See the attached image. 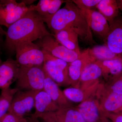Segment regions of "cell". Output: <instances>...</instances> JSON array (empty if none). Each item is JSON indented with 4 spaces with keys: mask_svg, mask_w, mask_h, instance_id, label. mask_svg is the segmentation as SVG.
<instances>
[{
    "mask_svg": "<svg viewBox=\"0 0 122 122\" xmlns=\"http://www.w3.org/2000/svg\"><path fill=\"white\" fill-rule=\"evenodd\" d=\"M44 20L30 5L29 10L10 25L6 32L5 48L10 54L15 53L16 46L33 42L48 35H53L46 28Z\"/></svg>",
    "mask_w": 122,
    "mask_h": 122,
    "instance_id": "6da1fadb",
    "label": "cell"
},
{
    "mask_svg": "<svg viewBox=\"0 0 122 122\" xmlns=\"http://www.w3.org/2000/svg\"><path fill=\"white\" fill-rule=\"evenodd\" d=\"M53 35L59 30L70 28L78 34L81 41L86 44H96L92 30L81 10L72 0L66 1L64 7L60 9L52 17L45 21Z\"/></svg>",
    "mask_w": 122,
    "mask_h": 122,
    "instance_id": "7a4b0ae2",
    "label": "cell"
},
{
    "mask_svg": "<svg viewBox=\"0 0 122 122\" xmlns=\"http://www.w3.org/2000/svg\"><path fill=\"white\" fill-rule=\"evenodd\" d=\"M45 77L43 66H20L15 88L20 91L44 90Z\"/></svg>",
    "mask_w": 122,
    "mask_h": 122,
    "instance_id": "3957f363",
    "label": "cell"
},
{
    "mask_svg": "<svg viewBox=\"0 0 122 122\" xmlns=\"http://www.w3.org/2000/svg\"><path fill=\"white\" fill-rule=\"evenodd\" d=\"M43 52L45 60L43 68L45 72L59 86L71 85L68 74L69 63Z\"/></svg>",
    "mask_w": 122,
    "mask_h": 122,
    "instance_id": "277c9868",
    "label": "cell"
},
{
    "mask_svg": "<svg viewBox=\"0 0 122 122\" xmlns=\"http://www.w3.org/2000/svg\"><path fill=\"white\" fill-rule=\"evenodd\" d=\"M16 60L20 66H43L45 54L41 48L33 42L19 44L15 49Z\"/></svg>",
    "mask_w": 122,
    "mask_h": 122,
    "instance_id": "5b68a950",
    "label": "cell"
},
{
    "mask_svg": "<svg viewBox=\"0 0 122 122\" xmlns=\"http://www.w3.org/2000/svg\"><path fill=\"white\" fill-rule=\"evenodd\" d=\"M36 44L44 52L68 63L75 61L81 54L61 45L55 39L54 35L45 36L37 40Z\"/></svg>",
    "mask_w": 122,
    "mask_h": 122,
    "instance_id": "8992f818",
    "label": "cell"
},
{
    "mask_svg": "<svg viewBox=\"0 0 122 122\" xmlns=\"http://www.w3.org/2000/svg\"><path fill=\"white\" fill-rule=\"evenodd\" d=\"M38 92L18 91L14 96L8 112L24 118L35 107V96Z\"/></svg>",
    "mask_w": 122,
    "mask_h": 122,
    "instance_id": "52a82bcc",
    "label": "cell"
},
{
    "mask_svg": "<svg viewBox=\"0 0 122 122\" xmlns=\"http://www.w3.org/2000/svg\"><path fill=\"white\" fill-rule=\"evenodd\" d=\"M93 96L76 107L86 122H109L108 119L104 115L98 99Z\"/></svg>",
    "mask_w": 122,
    "mask_h": 122,
    "instance_id": "ba28073f",
    "label": "cell"
},
{
    "mask_svg": "<svg viewBox=\"0 0 122 122\" xmlns=\"http://www.w3.org/2000/svg\"><path fill=\"white\" fill-rule=\"evenodd\" d=\"M109 24L105 44L122 59V16H118Z\"/></svg>",
    "mask_w": 122,
    "mask_h": 122,
    "instance_id": "9c48e42d",
    "label": "cell"
},
{
    "mask_svg": "<svg viewBox=\"0 0 122 122\" xmlns=\"http://www.w3.org/2000/svg\"><path fill=\"white\" fill-rule=\"evenodd\" d=\"M96 61L89 54L87 49L81 52L77 59L69 63L68 74L73 87H78L81 74L85 67Z\"/></svg>",
    "mask_w": 122,
    "mask_h": 122,
    "instance_id": "30bf717a",
    "label": "cell"
},
{
    "mask_svg": "<svg viewBox=\"0 0 122 122\" xmlns=\"http://www.w3.org/2000/svg\"><path fill=\"white\" fill-rule=\"evenodd\" d=\"M102 88V94H98L97 99L102 111L115 114L122 111V95Z\"/></svg>",
    "mask_w": 122,
    "mask_h": 122,
    "instance_id": "8fae6325",
    "label": "cell"
},
{
    "mask_svg": "<svg viewBox=\"0 0 122 122\" xmlns=\"http://www.w3.org/2000/svg\"><path fill=\"white\" fill-rule=\"evenodd\" d=\"M67 0H40L36 5H30L32 9L37 13L44 22L50 19L60 9L61 5Z\"/></svg>",
    "mask_w": 122,
    "mask_h": 122,
    "instance_id": "7c38bea8",
    "label": "cell"
},
{
    "mask_svg": "<svg viewBox=\"0 0 122 122\" xmlns=\"http://www.w3.org/2000/svg\"><path fill=\"white\" fill-rule=\"evenodd\" d=\"M45 74L44 91L49 95L59 107L72 106V103L66 97L63 91L59 88V86L46 72Z\"/></svg>",
    "mask_w": 122,
    "mask_h": 122,
    "instance_id": "4fadbf2b",
    "label": "cell"
},
{
    "mask_svg": "<svg viewBox=\"0 0 122 122\" xmlns=\"http://www.w3.org/2000/svg\"><path fill=\"white\" fill-rule=\"evenodd\" d=\"M99 85L98 82L85 88L68 87L64 89L63 92L66 97L71 102L81 103L94 95Z\"/></svg>",
    "mask_w": 122,
    "mask_h": 122,
    "instance_id": "5bb4252c",
    "label": "cell"
},
{
    "mask_svg": "<svg viewBox=\"0 0 122 122\" xmlns=\"http://www.w3.org/2000/svg\"><path fill=\"white\" fill-rule=\"evenodd\" d=\"M55 39L61 45L69 49L81 54L78 34L72 29L66 28L54 34Z\"/></svg>",
    "mask_w": 122,
    "mask_h": 122,
    "instance_id": "9a60e30c",
    "label": "cell"
},
{
    "mask_svg": "<svg viewBox=\"0 0 122 122\" xmlns=\"http://www.w3.org/2000/svg\"><path fill=\"white\" fill-rule=\"evenodd\" d=\"M35 113L32 116L56 111L60 107L44 90L38 91L35 97Z\"/></svg>",
    "mask_w": 122,
    "mask_h": 122,
    "instance_id": "2e32d148",
    "label": "cell"
},
{
    "mask_svg": "<svg viewBox=\"0 0 122 122\" xmlns=\"http://www.w3.org/2000/svg\"><path fill=\"white\" fill-rule=\"evenodd\" d=\"M102 75V71L96 61L90 63L83 70L79 81L81 87L87 86L98 82L99 78Z\"/></svg>",
    "mask_w": 122,
    "mask_h": 122,
    "instance_id": "e0dca14e",
    "label": "cell"
},
{
    "mask_svg": "<svg viewBox=\"0 0 122 122\" xmlns=\"http://www.w3.org/2000/svg\"><path fill=\"white\" fill-rule=\"evenodd\" d=\"M51 112L59 122H86L76 107L73 106L60 107Z\"/></svg>",
    "mask_w": 122,
    "mask_h": 122,
    "instance_id": "ac0fdd59",
    "label": "cell"
},
{
    "mask_svg": "<svg viewBox=\"0 0 122 122\" xmlns=\"http://www.w3.org/2000/svg\"><path fill=\"white\" fill-rule=\"evenodd\" d=\"M20 68L16 60L9 58L0 65V77L12 84L17 79Z\"/></svg>",
    "mask_w": 122,
    "mask_h": 122,
    "instance_id": "d6986e66",
    "label": "cell"
},
{
    "mask_svg": "<svg viewBox=\"0 0 122 122\" xmlns=\"http://www.w3.org/2000/svg\"><path fill=\"white\" fill-rule=\"evenodd\" d=\"M96 8L109 23L119 16V9L116 0H101Z\"/></svg>",
    "mask_w": 122,
    "mask_h": 122,
    "instance_id": "ffe728a7",
    "label": "cell"
},
{
    "mask_svg": "<svg viewBox=\"0 0 122 122\" xmlns=\"http://www.w3.org/2000/svg\"><path fill=\"white\" fill-rule=\"evenodd\" d=\"M88 49L89 54L96 61L121 59L117 55L112 51L106 44L95 46L93 48H88Z\"/></svg>",
    "mask_w": 122,
    "mask_h": 122,
    "instance_id": "44dd1931",
    "label": "cell"
},
{
    "mask_svg": "<svg viewBox=\"0 0 122 122\" xmlns=\"http://www.w3.org/2000/svg\"><path fill=\"white\" fill-rule=\"evenodd\" d=\"M102 71V75L114 76L122 72V59L119 58L104 61H96Z\"/></svg>",
    "mask_w": 122,
    "mask_h": 122,
    "instance_id": "7402d4cb",
    "label": "cell"
},
{
    "mask_svg": "<svg viewBox=\"0 0 122 122\" xmlns=\"http://www.w3.org/2000/svg\"><path fill=\"white\" fill-rule=\"evenodd\" d=\"M18 90L10 87L1 90L0 94V119L8 113L14 96Z\"/></svg>",
    "mask_w": 122,
    "mask_h": 122,
    "instance_id": "603a6c76",
    "label": "cell"
},
{
    "mask_svg": "<svg viewBox=\"0 0 122 122\" xmlns=\"http://www.w3.org/2000/svg\"><path fill=\"white\" fill-rule=\"evenodd\" d=\"M83 15L91 30L102 39L105 42L109 32V28L106 27L99 22L91 19L88 16L83 14Z\"/></svg>",
    "mask_w": 122,
    "mask_h": 122,
    "instance_id": "cb8c5ba5",
    "label": "cell"
},
{
    "mask_svg": "<svg viewBox=\"0 0 122 122\" xmlns=\"http://www.w3.org/2000/svg\"><path fill=\"white\" fill-rule=\"evenodd\" d=\"M81 10L84 15L88 16L91 19L99 22L106 27L109 28V22L104 16L99 11H96L94 10Z\"/></svg>",
    "mask_w": 122,
    "mask_h": 122,
    "instance_id": "d4e9b609",
    "label": "cell"
},
{
    "mask_svg": "<svg viewBox=\"0 0 122 122\" xmlns=\"http://www.w3.org/2000/svg\"><path fill=\"white\" fill-rule=\"evenodd\" d=\"M114 76L112 83L107 89L114 93L122 95V72Z\"/></svg>",
    "mask_w": 122,
    "mask_h": 122,
    "instance_id": "484cf974",
    "label": "cell"
},
{
    "mask_svg": "<svg viewBox=\"0 0 122 122\" xmlns=\"http://www.w3.org/2000/svg\"><path fill=\"white\" fill-rule=\"evenodd\" d=\"M72 1L81 10H93L101 0H73Z\"/></svg>",
    "mask_w": 122,
    "mask_h": 122,
    "instance_id": "4316f807",
    "label": "cell"
},
{
    "mask_svg": "<svg viewBox=\"0 0 122 122\" xmlns=\"http://www.w3.org/2000/svg\"><path fill=\"white\" fill-rule=\"evenodd\" d=\"M32 116L37 118H41L43 122H59L51 112L39 114L35 116Z\"/></svg>",
    "mask_w": 122,
    "mask_h": 122,
    "instance_id": "83f0119b",
    "label": "cell"
},
{
    "mask_svg": "<svg viewBox=\"0 0 122 122\" xmlns=\"http://www.w3.org/2000/svg\"><path fill=\"white\" fill-rule=\"evenodd\" d=\"M23 118L8 112L4 116L2 122H22Z\"/></svg>",
    "mask_w": 122,
    "mask_h": 122,
    "instance_id": "f1b7e54d",
    "label": "cell"
},
{
    "mask_svg": "<svg viewBox=\"0 0 122 122\" xmlns=\"http://www.w3.org/2000/svg\"><path fill=\"white\" fill-rule=\"evenodd\" d=\"M103 113L108 119L113 122H122V115L103 112Z\"/></svg>",
    "mask_w": 122,
    "mask_h": 122,
    "instance_id": "f546056e",
    "label": "cell"
},
{
    "mask_svg": "<svg viewBox=\"0 0 122 122\" xmlns=\"http://www.w3.org/2000/svg\"><path fill=\"white\" fill-rule=\"evenodd\" d=\"M22 122H40L38 118L31 116L30 117L25 118L22 119Z\"/></svg>",
    "mask_w": 122,
    "mask_h": 122,
    "instance_id": "4dcf8cb0",
    "label": "cell"
},
{
    "mask_svg": "<svg viewBox=\"0 0 122 122\" xmlns=\"http://www.w3.org/2000/svg\"><path fill=\"white\" fill-rule=\"evenodd\" d=\"M6 34V31H5L2 29L1 26L0 25V51H1V46H2L3 39L2 37L4 35H5Z\"/></svg>",
    "mask_w": 122,
    "mask_h": 122,
    "instance_id": "1f68e13d",
    "label": "cell"
},
{
    "mask_svg": "<svg viewBox=\"0 0 122 122\" xmlns=\"http://www.w3.org/2000/svg\"><path fill=\"white\" fill-rule=\"evenodd\" d=\"M117 2L119 9L122 11V0H118Z\"/></svg>",
    "mask_w": 122,
    "mask_h": 122,
    "instance_id": "d6a6232c",
    "label": "cell"
},
{
    "mask_svg": "<svg viewBox=\"0 0 122 122\" xmlns=\"http://www.w3.org/2000/svg\"><path fill=\"white\" fill-rule=\"evenodd\" d=\"M2 62L1 61V59L0 58V65H1V63H2Z\"/></svg>",
    "mask_w": 122,
    "mask_h": 122,
    "instance_id": "836d02e7",
    "label": "cell"
},
{
    "mask_svg": "<svg viewBox=\"0 0 122 122\" xmlns=\"http://www.w3.org/2000/svg\"><path fill=\"white\" fill-rule=\"evenodd\" d=\"M3 117L1 118V119H0V122H2V120H3V117Z\"/></svg>",
    "mask_w": 122,
    "mask_h": 122,
    "instance_id": "e575fe53",
    "label": "cell"
}]
</instances>
